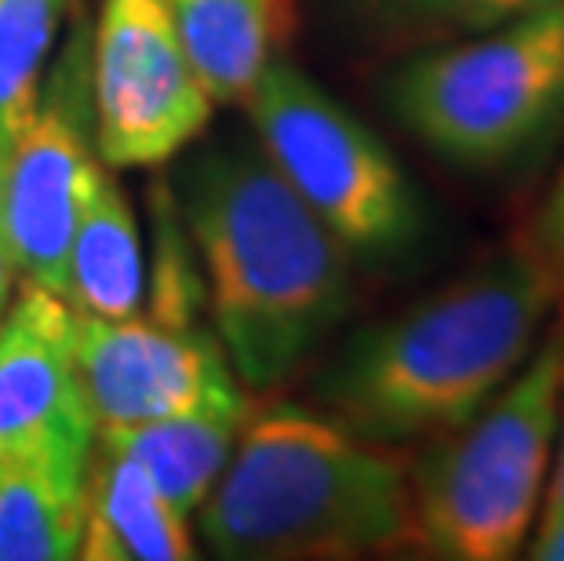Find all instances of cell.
<instances>
[{
	"mask_svg": "<svg viewBox=\"0 0 564 561\" xmlns=\"http://www.w3.org/2000/svg\"><path fill=\"white\" fill-rule=\"evenodd\" d=\"M245 423L248 404H223V409H200L153 423L99 431L95 441L139 463L167 504L189 518L226 471Z\"/></svg>",
	"mask_w": 564,
	"mask_h": 561,
	"instance_id": "14",
	"label": "cell"
},
{
	"mask_svg": "<svg viewBox=\"0 0 564 561\" xmlns=\"http://www.w3.org/2000/svg\"><path fill=\"white\" fill-rule=\"evenodd\" d=\"M88 463L0 460V561L77 558Z\"/></svg>",
	"mask_w": 564,
	"mask_h": 561,
	"instance_id": "15",
	"label": "cell"
},
{
	"mask_svg": "<svg viewBox=\"0 0 564 561\" xmlns=\"http://www.w3.org/2000/svg\"><path fill=\"white\" fill-rule=\"evenodd\" d=\"M66 0H0V172L37 106Z\"/></svg>",
	"mask_w": 564,
	"mask_h": 561,
	"instance_id": "17",
	"label": "cell"
},
{
	"mask_svg": "<svg viewBox=\"0 0 564 561\" xmlns=\"http://www.w3.org/2000/svg\"><path fill=\"white\" fill-rule=\"evenodd\" d=\"M186 515L164 499L150 474L95 441L84 474L77 558L84 561H186L194 558Z\"/></svg>",
	"mask_w": 564,
	"mask_h": 561,
	"instance_id": "11",
	"label": "cell"
},
{
	"mask_svg": "<svg viewBox=\"0 0 564 561\" xmlns=\"http://www.w3.org/2000/svg\"><path fill=\"white\" fill-rule=\"evenodd\" d=\"M63 303L80 317L121 321L147 303V256L139 219L110 172L99 175L69 237Z\"/></svg>",
	"mask_w": 564,
	"mask_h": 561,
	"instance_id": "12",
	"label": "cell"
},
{
	"mask_svg": "<svg viewBox=\"0 0 564 561\" xmlns=\"http://www.w3.org/2000/svg\"><path fill=\"white\" fill-rule=\"evenodd\" d=\"M200 536L234 561H343L412 543L408 467L324 412L278 404L241 427L200 504Z\"/></svg>",
	"mask_w": 564,
	"mask_h": 561,
	"instance_id": "3",
	"label": "cell"
},
{
	"mask_svg": "<svg viewBox=\"0 0 564 561\" xmlns=\"http://www.w3.org/2000/svg\"><path fill=\"white\" fill-rule=\"evenodd\" d=\"M91 117L106 169H161L215 114L167 0H102L91 22Z\"/></svg>",
	"mask_w": 564,
	"mask_h": 561,
	"instance_id": "8",
	"label": "cell"
},
{
	"mask_svg": "<svg viewBox=\"0 0 564 561\" xmlns=\"http://www.w3.org/2000/svg\"><path fill=\"white\" fill-rule=\"evenodd\" d=\"M15 262H11V256H8V248H4V241H0V314H4V306H8V300H11V289H15Z\"/></svg>",
	"mask_w": 564,
	"mask_h": 561,
	"instance_id": "21",
	"label": "cell"
},
{
	"mask_svg": "<svg viewBox=\"0 0 564 561\" xmlns=\"http://www.w3.org/2000/svg\"><path fill=\"white\" fill-rule=\"evenodd\" d=\"M95 423L74 365V310L26 284L0 314V460L88 463Z\"/></svg>",
	"mask_w": 564,
	"mask_h": 561,
	"instance_id": "10",
	"label": "cell"
},
{
	"mask_svg": "<svg viewBox=\"0 0 564 561\" xmlns=\"http://www.w3.org/2000/svg\"><path fill=\"white\" fill-rule=\"evenodd\" d=\"M88 44V19L74 15V30L47 63L37 106L0 172V241L19 278L55 295H63L74 226L106 172L95 150Z\"/></svg>",
	"mask_w": 564,
	"mask_h": 561,
	"instance_id": "7",
	"label": "cell"
},
{
	"mask_svg": "<svg viewBox=\"0 0 564 561\" xmlns=\"http://www.w3.org/2000/svg\"><path fill=\"white\" fill-rule=\"evenodd\" d=\"M74 365L95 434L248 404L223 343L194 325H164L139 314L121 321L74 314Z\"/></svg>",
	"mask_w": 564,
	"mask_h": 561,
	"instance_id": "9",
	"label": "cell"
},
{
	"mask_svg": "<svg viewBox=\"0 0 564 561\" xmlns=\"http://www.w3.org/2000/svg\"><path fill=\"white\" fill-rule=\"evenodd\" d=\"M524 547L532 561H564V515L539 518Z\"/></svg>",
	"mask_w": 564,
	"mask_h": 561,
	"instance_id": "20",
	"label": "cell"
},
{
	"mask_svg": "<svg viewBox=\"0 0 564 561\" xmlns=\"http://www.w3.org/2000/svg\"><path fill=\"white\" fill-rule=\"evenodd\" d=\"M528 252L539 259V267L546 270V278L554 281L557 310L564 314V169L557 172V183L550 186V194L539 208L532 237H528Z\"/></svg>",
	"mask_w": 564,
	"mask_h": 561,
	"instance_id": "18",
	"label": "cell"
},
{
	"mask_svg": "<svg viewBox=\"0 0 564 561\" xmlns=\"http://www.w3.org/2000/svg\"><path fill=\"white\" fill-rule=\"evenodd\" d=\"M215 106H245L284 41V0H167Z\"/></svg>",
	"mask_w": 564,
	"mask_h": 561,
	"instance_id": "13",
	"label": "cell"
},
{
	"mask_svg": "<svg viewBox=\"0 0 564 561\" xmlns=\"http://www.w3.org/2000/svg\"><path fill=\"white\" fill-rule=\"evenodd\" d=\"M178 212L200 256L234 376L248 393L281 387L343 325L354 256L259 147H212L178 172Z\"/></svg>",
	"mask_w": 564,
	"mask_h": 561,
	"instance_id": "1",
	"label": "cell"
},
{
	"mask_svg": "<svg viewBox=\"0 0 564 561\" xmlns=\"http://www.w3.org/2000/svg\"><path fill=\"white\" fill-rule=\"evenodd\" d=\"M554 306L539 259L528 248L502 252L357 332L321 373L314 398L328 420L376 445L437 438L528 362Z\"/></svg>",
	"mask_w": 564,
	"mask_h": 561,
	"instance_id": "2",
	"label": "cell"
},
{
	"mask_svg": "<svg viewBox=\"0 0 564 561\" xmlns=\"http://www.w3.org/2000/svg\"><path fill=\"white\" fill-rule=\"evenodd\" d=\"M564 390V314L470 420L408 471L412 543L444 561H510L543 507Z\"/></svg>",
	"mask_w": 564,
	"mask_h": 561,
	"instance_id": "4",
	"label": "cell"
},
{
	"mask_svg": "<svg viewBox=\"0 0 564 561\" xmlns=\"http://www.w3.org/2000/svg\"><path fill=\"white\" fill-rule=\"evenodd\" d=\"M245 110L267 161L350 256L398 259L423 237V201L387 142L299 66L278 58Z\"/></svg>",
	"mask_w": 564,
	"mask_h": 561,
	"instance_id": "6",
	"label": "cell"
},
{
	"mask_svg": "<svg viewBox=\"0 0 564 561\" xmlns=\"http://www.w3.org/2000/svg\"><path fill=\"white\" fill-rule=\"evenodd\" d=\"M398 125L463 172H507L564 121V0L419 47L387 80Z\"/></svg>",
	"mask_w": 564,
	"mask_h": 561,
	"instance_id": "5",
	"label": "cell"
},
{
	"mask_svg": "<svg viewBox=\"0 0 564 561\" xmlns=\"http://www.w3.org/2000/svg\"><path fill=\"white\" fill-rule=\"evenodd\" d=\"M546 4L554 0H346V15L371 44L419 52L507 26Z\"/></svg>",
	"mask_w": 564,
	"mask_h": 561,
	"instance_id": "16",
	"label": "cell"
},
{
	"mask_svg": "<svg viewBox=\"0 0 564 561\" xmlns=\"http://www.w3.org/2000/svg\"><path fill=\"white\" fill-rule=\"evenodd\" d=\"M557 515H564V390H561V420H557L554 463H550V477H546L543 507H539V518H557ZM539 518H535V521H539Z\"/></svg>",
	"mask_w": 564,
	"mask_h": 561,
	"instance_id": "19",
	"label": "cell"
}]
</instances>
